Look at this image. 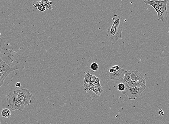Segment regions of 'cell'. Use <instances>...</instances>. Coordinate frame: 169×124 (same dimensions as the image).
Returning <instances> with one entry per match:
<instances>
[{"label": "cell", "mask_w": 169, "mask_h": 124, "mask_svg": "<svg viewBox=\"0 0 169 124\" xmlns=\"http://www.w3.org/2000/svg\"><path fill=\"white\" fill-rule=\"evenodd\" d=\"M125 70L120 67L119 70L117 71H114L113 73H110L107 70L102 73L103 77L106 80L119 81L122 80L124 76V73Z\"/></svg>", "instance_id": "cell-6"}, {"label": "cell", "mask_w": 169, "mask_h": 124, "mask_svg": "<svg viewBox=\"0 0 169 124\" xmlns=\"http://www.w3.org/2000/svg\"><path fill=\"white\" fill-rule=\"evenodd\" d=\"M18 69L17 66L11 68L5 62L2 61V60H1L0 61V73L2 72H6V73H10L12 71L18 70Z\"/></svg>", "instance_id": "cell-8"}, {"label": "cell", "mask_w": 169, "mask_h": 124, "mask_svg": "<svg viewBox=\"0 0 169 124\" xmlns=\"http://www.w3.org/2000/svg\"><path fill=\"white\" fill-rule=\"evenodd\" d=\"M90 81L92 82H98L100 81V79L99 78L96 77L94 75H90Z\"/></svg>", "instance_id": "cell-19"}, {"label": "cell", "mask_w": 169, "mask_h": 124, "mask_svg": "<svg viewBox=\"0 0 169 124\" xmlns=\"http://www.w3.org/2000/svg\"><path fill=\"white\" fill-rule=\"evenodd\" d=\"M124 83L126 85V88L122 92V93L130 100H135L136 98H139L141 94L145 90L146 88V86L139 87H131L128 86L127 83Z\"/></svg>", "instance_id": "cell-3"}, {"label": "cell", "mask_w": 169, "mask_h": 124, "mask_svg": "<svg viewBox=\"0 0 169 124\" xmlns=\"http://www.w3.org/2000/svg\"><path fill=\"white\" fill-rule=\"evenodd\" d=\"M168 4V0H164L162 1V2L159 7L158 12L157 13L158 21L161 20L162 21H163L164 19L167 18V15L168 14L167 5Z\"/></svg>", "instance_id": "cell-7"}, {"label": "cell", "mask_w": 169, "mask_h": 124, "mask_svg": "<svg viewBox=\"0 0 169 124\" xmlns=\"http://www.w3.org/2000/svg\"><path fill=\"white\" fill-rule=\"evenodd\" d=\"M90 90L92 91L95 94L99 96H101V94L103 92V90L101 86H92L90 89Z\"/></svg>", "instance_id": "cell-11"}, {"label": "cell", "mask_w": 169, "mask_h": 124, "mask_svg": "<svg viewBox=\"0 0 169 124\" xmlns=\"http://www.w3.org/2000/svg\"><path fill=\"white\" fill-rule=\"evenodd\" d=\"M14 93L17 98L19 99L26 105H29L31 103V98L33 94L26 88L14 91Z\"/></svg>", "instance_id": "cell-5"}, {"label": "cell", "mask_w": 169, "mask_h": 124, "mask_svg": "<svg viewBox=\"0 0 169 124\" xmlns=\"http://www.w3.org/2000/svg\"><path fill=\"white\" fill-rule=\"evenodd\" d=\"M91 84L92 86H101L100 82H91Z\"/></svg>", "instance_id": "cell-20"}, {"label": "cell", "mask_w": 169, "mask_h": 124, "mask_svg": "<svg viewBox=\"0 0 169 124\" xmlns=\"http://www.w3.org/2000/svg\"><path fill=\"white\" fill-rule=\"evenodd\" d=\"M162 0L158 1H152L151 0H145L144 1L145 3L147 5H149L153 7L157 13L158 12L159 7L162 2Z\"/></svg>", "instance_id": "cell-9"}, {"label": "cell", "mask_w": 169, "mask_h": 124, "mask_svg": "<svg viewBox=\"0 0 169 124\" xmlns=\"http://www.w3.org/2000/svg\"><path fill=\"white\" fill-rule=\"evenodd\" d=\"M90 68L91 70L93 71H96L99 69V65L96 63H93L91 64Z\"/></svg>", "instance_id": "cell-17"}, {"label": "cell", "mask_w": 169, "mask_h": 124, "mask_svg": "<svg viewBox=\"0 0 169 124\" xmlns=\"http://www.w3.org/2000/svg\"><path fill=\"white\" fill-rule=\"evenodd\" d=\"M112 20L113 23L108 28L107 34L109 38L117 41L122 39L123 29L122 18L120 16L115 14Z\"/></svg>", "instance_id": "cell-1"}, {"label": "cell", "mask_w": 169, "mask_h": 124, "mask_svg": "<svg viewBox=\"0 0 169 124\" xmlns=\"http://www.w3.org/2000/svg\"><path fill=\"white\" fill-rule=\"evenodd\" d=\"M127 83L131 87H139L146 86V80L144 76L140 72L138 71L134 70L133 71L131 82Z\"/></svg>", "instance_id": "cell-4"}, {"label": "cell", "mask_w": 169, "mask_h": 124, "mask_svg": "<svg viewBox=\"0 0 169 124\" xmlns=\"http://www.w3.org/2000/svg\"><path fill=\"white\" fill-rule=\"evenodd\" d=\"M112 68L115 71H117L119 70L120 67L117 65H115L113 66Z\"/></svg>", "instance_id": "cell-23"}, {"label": "cell", "mask_w": 169, "mask_h": 124, "mask_svg": "<svg viewBox=\"0 0 169 124\" xmlns=\"http://www.w3.org/2000/svg\"><path fill=\"white\" fill-rule=\"evenodd\" d=\"M133 70L127 71L125 70L124 73V76L121 81L124 83H130L132 80Z\"/></svg>", "instance_id": "cell-10"}, {"label": "cell", "mask_w": 169, "mask_h": 124, "mask_svg": "<svg viewBox=\"0 0 169 124\" xmlns=\"http://www.w3.org/2000/svg\"><path fill=\"white\" fill-rule=\"evenodd\" d=\"M1 57H0V61H1Z\"/></svg>", "instance_id": "cell-26"}, {"label": "cell", "mask_w": 169, "mask_h": 124, "mask_svg": "<svg viewBox=\"0 0 169 124\" xmlns=\"http://www.w3.org/2000/svg\"><path fill=\"white\" fill-rule=\"evenodd\" d=\"M1 33H0V35H1Z\"/></svg>", "instance_id": "cell-27"}, {"label": "cell", "mask_w": 169, "mask_h": 124, "mask_svg": "<svg viewBox=\"0 0 169 124\" xmlns=\"http://www.w3.org/2000/svg\"><path fill=\"white\" fill-rule=\"evenodd\" d=\"M159 114L160 116L164 117V111L162 110V109H160V110H159Z\"/></svg>", "instance_id": "cell-24"}, {"label": "cell", "mask_w": 169, "mask_h": 124, "mask_svg": "<svg viewBox=\"0 0 169 124\" xmlns=\"http://www.w3.org/2000/svg\"><path fill=\"white\" fill-rule=\"evenodd\" d=\"M84 89L85 91L90 90L91 86H92L91 82H89L84 81Z\"/></svg>", "instance_id": "cell-15"}, {"label": "cell", "mask_w": 169, "mask_h": 124, "mask_svg": "<svg viewBox=\"0 0 169 124\" xmlns=\"http://www.w3.org/2000/svg\"><path fill=\"white\" fill-rule=\"evenodd\" d=\"M126 88V85L124 82L120 83L117 85V89L119 91L123 92Z\"/></svg>", "instance_id": "cell-16"}, {"label": "cell", "mask_w": 169, "mask_h": 124, "mask_svg": "<svg viewBox=\"0 0 169 124\" xmlns=\"http://www.w3.org/2000/svg\"><path fill=\"white\" fill-rule=\"evenodd\" d=\"M90 73H88L85 74L84 81L89 82H91L90 81Z\"/></svg>", "instance_id": "cell-18"}, {"label": "cell", "mask_w": 169, "mask_h": 124, "mask_svg": "<svg viewBox=\"0 0 169 124\" xmlns=\"http://www.w3.org/2000/svg\"><path fill=\"white\" fill-rule=\"evenodd\" d=\"M44 5L45 6L46 8L48 10H50L52 9V4H50V3H49L46 4V5Z\"/></svg>", "instance_id": "cell-22"}, {"label": "cell", "mask_w": 169, "mask_h": 124, "mask_svg": "<svg viewBox=\"0 0 169 124\" xmlns=\"http://www.w3.org/2000/svg\"><path fill=\"white\" fill-rule=\"evenodd\" d=\"M11 112L8 109L4 108L1 112V116L3 117L7 118L9 119L11 117Z\"/></svg>", "instance_id": "cell-12"}, {"label": "cell", "mask_w": 169, "mask_h": 124, "mask_svg": "<svg viewBox=\"0 0 169 124\" xmlns=\"http://www.w3.org/2000/svg\"><path fill=\"white\" fill-rule=\"evenodd\" d=\"M9 74V73H6V72H2V73H0V88L3 84L4 81L6 78Z\"/></svg>", "instance_id": "cell-13"}, {"label": "cell", "mask_w": 169, "mask_h": 124, "mask_svg": "<svg viewBox=\"0 0 169 124\" xmlns=\"http://www.w3.org/2000/svg\"><path fill=\"white\" fill-rule=\"evenodd\" d=\"M37 4H35V5L34 4V7H37V9L39 10L40 11H45L46 8L45 6L43 4H40L39 3H37Z\"/></svg>", "instance_id": "cell-14"}, {"label": "cell", "mask_w": 169, "mask_h": 124, "mask_svg": "<svg viewBox=\"0 0 169 124\" xmlns=\"http://www.w3.org/2000/svg\"><path fill=\"white\" fill-rule=\"evenodd\" d=\"M21 87V83L20 82H17L16 84V87L17 89Z\"/></svg>", "instance_id": "cell-25"}, {"label": "cell", "mask_w": 169, "mask_h": 124, "mask_svg": "<svg viewBox=\"0 0 169 124\" xmlns=\"http://www.w3.org/2000/svg\"><path fill=\"white\" fill-rule=\"evenodd\" d=\"M40 4H43V5H45L46 4L49 3L50 1L49 0H42L41 1L39 2Z\"/></svg>", "instance_id": "cell-21"}, {"label": "cell", "mask_w": 169, "mask_h": 124, "mask_svg": "<svg viewBox=\"0 0 169 124\" xmlns=\"http://www.w3.org/2000/svg\"><path fill=\"white\" fill-rule=\"evenodd\" d=\"M9 106L13 111L18 110L22 111L26 104L15 96L14 91H11L8 94L6 99Z\"/></svg>", "instance_id": "cell-2"}]
</instances>
